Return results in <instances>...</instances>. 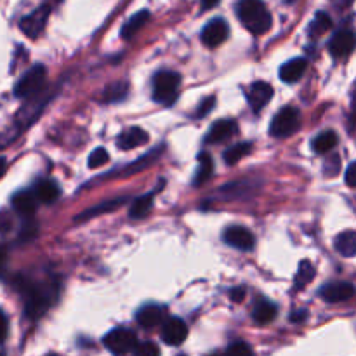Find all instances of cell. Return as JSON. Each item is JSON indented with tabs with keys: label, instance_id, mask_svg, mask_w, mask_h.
<instances>
[{
	"label": "cell",
	"instance_id": "obj_1",
	"mask_svg": "<svg viewBox=\"0 0 356 356\" xmlns=\"http://www.w3.org/2000/svg\"><path fill=\"white\" fill-rule=\"evenodd\" d=\"M236 13H238L243 26L254 35L266 33L271 28V23H273L268 7L263 2H257V0H243V2H240L238 7H236Z\"/></svg>",
	"mask_w": 356,
	"mask_h": 356
},
{
	"label": "cell",
	"instance_id": "obj_2",
	"mask_svg": "<svg viewBox=\"0 0 356 356\" xmlns=\"http://www.w3.org/2000/svg\"><path fill=\"white\" fill-rule=\"evenodd\" d=\"M181 76L179 73L170 72V70H162L153 76V99L156 103L170 104L176 99L179 92Z\"/></svg>",
	"mask_w": 356,
	"mask_h": 356
},
{
	"label": "cell",
	"instance_id": "obj_3",
	"mask_svg": "<svg viewBox=\"0 0 356 356\" xmlns=\"http://www.w3.org/2000/svg\"><path fill=\"white\" fill-rule=\"evenodd\" d=\"M47 80V70L44 65H35L17 80L14 87V96L16 97H30L42 90Z\"/></svg>",
	"mask_w": 356,
	"mask_h": 356
},
{
	"label": "cell",
	"instance_id": "obj_4",
	"mask_svg": "<svg viewBox=\"0 0 356 356\" xmlns=\"http://www.w3.org/2000/svg\"><path fill=\"white\" fill-rule=\"evenodd\" d=\"M299 129V111L292 106H285L278 111L271 120L270 134L273 138H287V136L294 134Z\"/></svg>",
	"mask_w": 356,
	"mask_h": 356
},
{
	"label": "cell",
	"instance_id": "obj_5",
	"mask_svg": "<svg viewBox=\"0 0 356 356\" xmlns=\"http://www.w3.org/2000/svg\"><path fill=\"white\" fill-rule=\"evenodd\" d=\"M103 343L106 350L113 355H125L129 351H136L138 348L136 334L129 329H113L104 336Z\"/></svg>",
	"mask_w": 356,
	"mask_h": 356
},
{
	"label": "cell",
	"instance_id": "obj_6",
	"mask_svg": "<svg viewBox=\"0 0 356 356\" xmlns=\"http://www.w3.org/2000/svg\"><path fill=\"white\" fill-rule=\"evenodd\" d=\"M355 292V285L350 282H334L320 289V298L329 305H337V302H344L353 298Z\"/></svg>",
	"mask_w": 356,
	"mask_h": 356
},
{
	"label": "cell",
	"instance_id": "obj_7",
	"mask_svg": "<svg viewBox=\"0 0 356 356\" xmlns=\"http://www.w3.org/2000/svg\"><path fill=\"white\" fill-rule=\"evenodd\" d=\"M49 13H51V7L42 6V7H38L37 10H33L31 14H28L26 17H23V19H21V23H19L21 31H23L26 37L37 38L38 35L44 31L45 23H47Z\"/></svg>",
	"mask_w": 356,
	"mask_h": 356
},
{
	"label": "cell",
	"instance_id": "obj_8",
	"mask_svg": "<svg viewBox=\"0 0 356 356\" xmlns=\"http://www.w3.org/2000/svg\"><path fill=\"white\" fill-rule=\"evenodd\" d=\"M355 47H356V35L351 30H348V28L336 31L334 37L330 38L329 42V52L337 59L350 56L351 52L355 51Z\"/></svg>",
	"mask_w": 356,
	"mask_h": 356
},
{
	"label": "cell",
	"instance_id": "obj_9",
	"mask_svg": "<svg viewBox=\"0 0 356 356\" xmlns=\"http://www.w3.org/2000/svg\"><path fill=\"white\" fill-rule=\"evenodd\" d=\"M228 23H226L225 19H221V17H214V19L209 21L204 26V30H202V42H204L207 47H219V45L228 38Z\"/></svg>",
	"mask_w": 356,
	"mask_h": 356
},
{
	"label": "cell",
	"instance_id": "obj_10",
	"mask_svg": "<svg viewBox=\"0 0 356 356\" xmlns=\"http://www.w3.org/2000/svg\"><path fill=\"white\" fill-rule=\"evenodd\" d=\"M222 240L228 245L240 250H252L254 245H256L254 235L243 226H229V228H226L225 233H222Z\"/></svg>",
	"mask_w": 356,
	"mask_h": 356
},
{
	"label": "cell",
	"instance_id": "obj_11",
	"mask_svg": "<svg viewBox=\"0 0 356 356\" xmlns=\"http://www.w3.org/2000/svg\"><path fill=\"white\" fill-rule=\"evenodd\" d=\"M188 327L181 318H170L162 329V341L169 346H179L186 341Z\"/></svg>",
	"mask_w": 356,
	"mask_h": 356
},
{
	"label": "cell",
	"instance_id": "obj_12",
	"mask_svg": "<svg viewBox=\"0 0 356 356\" xmlns=\"http://www.w3.org/2000/svg\"><path fill=\"white\" fill-rule=\"evenodd\" d=\"M247 97H249L250 108L257 113V111L263 110L271 101V97H273V87L268 82H256L250 86Z\"/></svg>",
	"mask_w": 356,
	"mask_h": 356
},
{
	"label": "cell",
	"instance_id": "obj_13",
	"mask_svg": "<svg viewBox=\"0 0 356 356\" xmlns=\"http://www.w3.org/2000/svg\"><path fill=\"white\" fill-rule=\"evenodd\" d=\"M236 131H238V127H236L235 120H229V118H226V120H218L214 122V125H212V129L209 131V134L205 136V141L211 143V145H219V143L232 138Z\"/></svg>",
	"mask_w": 356,
	"mask_h": 356
},
{
	"label": "cell",
	"instance_id": "obj_14",
	"mask_svg": "<svg viewBox=\"0 0 356 356\" xmlns=\"http://www.w3.org/2000/svg\"><path fill=\"white\" fill-rule=\"evenodd\" d=\"M148 139V132L143 131V129L139 127H131L118 136L117 145L120 149H134L138 148V146L146 145Z\"/></svg>",
	"mask_w": 356,
	"mask_h": 356
},
{
	"label": "cell",
	"instance_id": "obj_15",
	"mask_svg": "<svg viewBox=\"0 0 356 356\" xmlns=\"http://www.w3.org/2000/svg\"><path fill=\"white\" fill-rule=\"evenodd\" d=\"M136 320L143 329H153V327L160 325L163 320V308L156 305H146L136 313Z\"/></svg>",
	"mask_w": 356,
	"mask_h": 356
},
{
	"label": "cell",
	"instance_id": "obj_16",
	"mask_svg": "<svg viewBox=\"0 0 356 356\" xmlns=\"http://www.w3.org/2000/svg\"><path fill=\"white\" fill-rule=\"evenodd\" d=\"M37 197L30 191H19L13 197V209L21 218H31L37 211Z\"/></svg>",
	"mask_w": 356,
	"mask_h": 356
},
{
	"label": "cell",
	"instance_id": "obj_17",
	"mask_svg": "<svg viewBox=\"0 0 356 356\" xmlns=\"http://www.w3.org/2000/svg\"><path fill=\"white\" fill-rule=\"evenodd\" d=\"M306 68H308V61H306L305 58L291 59V61H287L280 68V79L284 80L285 83L298 82V80H301L302 75L306 73Z\"/></svg>",
	"mask_w": 356,
	"mask_h": 356
},
{
	"label": "cell",
	"instance_id": "obj_18",
	"mask_svg": "<svg viewBox=\"0 0 356 356\" xmlns=\"http://www.w3.org/2000/svg\"><path fill=\"white\" fill-rule=\"evenodd\" d=\"M33 193L37 200L42 202V204H54L59 198V195H61V190H59V186L54 181L42 179L35 184Z\"/></svg>",
	"mask_w": 356,
	"mask_h": 356
},
{
	"label": "cell",
	"instance_id": "obj_19",
	"mask_svg": "<svg viewBox=\"0 0 356 356\" xmlns=\"http://www.w3.org/2000/svg\"><path fill=\"white\" fill-rule=\"evenodd\" d=\"M334 247L337 252L344 257H355L356 256V232H343L336 236L334 240Z\"/></svg>",
	"mask_w": 356,
	"mask_h": 356
},
{
	"label": "cell",
	"instance_id": "obj_20",
	"mask_svg": "<svg viewBox=\"0 0 356 356\" xmlns=\"http://www.w3.org/2000/svg\"><path fill=\"white\" fill-rule=\"evenodd\" d=\"M148 19H149V10H146V9L132 14V16L129 17L127 23L124 24V28H122V37L132 38L139 30H141L143 26H145L146 23H148Z\"/></svg>",
	"mask_w": 356,
	"mask_h": 356
},
{
	"label": "cell",
	"instance_id": "obj_21",
	"mask_svg": "<svg viewBox=\"0 0 356 356\" xmlns=\"http://www.w3.org/2000/svg\"><path fill=\"white\" fill-rule=\"evenodd\" d=\"M153 200H155V193H146L145 197L136 198L134 204H132L131 211H129V216L132 219H143L152 212L153 209Z\"/></svg>",
	"mask_w": 356,
	"mask_h": 356
},
{
	"label": "cell",
	"instance_id": "obj_22",
	"mask_svg": "<svg viewBox=\"0 0 356 356\" xmlns=\"http://www.w3.org/2000/svg\"><path fill=\"white\" fill-rule=\"evenodd\" d=\"M275 316H277V306L270 301H259L252 312V318L256 320V323H259V325L270 323Z\"/></svg>",
	"mask_w": 356,
	"mask_h": 356
},
{
	"label": "cell",
	"instance_id": "obj_23",
	"mask_svg": "<svg viewBox=\"0 0 356 356\" xmlns=\"http://www.w3.org/2000/svg\"><path fill=\"white\" fill-rule=\"evenodd\" d=\"M332 28V17L329 16L327 13H316L315 19L309 23V28H308V35L312 38L315 37H320V35L327 33V31Z\"/></svg>",
	"mask_w": 356,
	"mask_h": 356
},
{
	"label": "cell",
	"instance_id": "obj_24",
	"mask_svg": "<svg viewBox=\"0 0 356 356\" xmlns=\"http://www.w3.org/2000/svg\"><path fill=\"white\" fill-rule=\"evenodd\" d=\"M337 145V134L334 131H325L322 132V134L316 136L315 139H313V149H315V153H329L330 149L336 148Z\"/></svg>",
	"mask_w": 356,
	"mask_h": 356
},
{
	"label": "cell",
	"instance_id": "obj_25",
	"mask_svg": "<svg viewBox=\"0 0 356 356\" xmlns=\"http://www.w3.org/2000/svg\"><path fill=\"white\" fill-rule=\"evenodd\" d=\"M212 167L214 165H212V159L209 156V153L202 152L200 155H198V172L195 174V181H193L197 186L204 184L205 181L212 176Z\"/></svg>",
	"mask_w": 356,
	"mask_h": 356
},
{
	"label": "cell",
	"instance_id": "obj_26",
	"mask_svg": "<svg viewBox=\"0 0 356 356\" xmlns=\"http://www.w3.org/2000/svg\"><path fill=\"white\" fill-rule=\"evenodd\" d=\"M316 271H315V266H313L309 261H302L301 264H299V270H298V277H296V285L294 287L298 289V291H301V289H305L306 285L312 284L313 278H315Z\"/></svg>",
	"mask_w": 356,
	"mask_h": 356
},
{
	"label": "cell",
	"instance_id": "obj_27",
	"mask_svg": "<svg viewBox=\"0 0 356 356\" xmlns=\"http://www.w3.org/2000/svg\"><path fill=\"white\" fill-rule=\"evenodd\" d=\"M250 152H252V145H250V143H238L236 146H232L229 149H226L225 162L228 163V165H235L236 162H240V160H242L243 156L249 155Z\"/></svg>",
	"mask_w": 356,
	"mask_h": 356
},
{
	"label": "cell",
	"instance_id": "obj_28",
	"mask_svg": "<svg viewBox=\"0 0 356 356\" xmlns=\"http://www.w3.org/2000/svg\"><path fill=\"white\" fill-rule=\"evenodd\" d=\"M125 200H127V198L120 197V198H117V200L104 202V204L97 205V207L89 209V211H87V212H82V214H80V216H76V221H79V219H89V218H92V216H99V214H103V212H108V211H115V207L122 205Z\"/></svg>",
	"mask_w": 356,
	"mask_h": 356
},
{
	"label": "cell",
	"instance_id": "obj_29",
	"mask_svg": "<svg viewBox=\"0 0 356 356\" xmlns=\"http://www.w3.org/2000/svg\"><path fill=\"white\" fill-rule=\"evenodd\" d=\"M125 94H127V83L124 82H118V83H111L106 90H104V96L103 99L108 101V103H115V101H120L124 99Z\"/></svg>",
	"mask_w": 356,
	"mask_h": 356
},
{
	"label": "cell",
	"instance_id": "obj_30",
	"mask_svg": "<svg viewBox=\"0 0 356 356\" xmlns=\"http://www.w3.org/2000/svg\"><path fill=\"white\" fill-rule=\"evenodd\" d=\"M110 162V155L104 148H96L89 155V167L90 169H97V167H103Z\"/></svg>",
	"mask_w": 356,
	"mask_h": 356
},
{
	"label": "cell",
	"instance_id": "obj_31",
	"mask_svg": "<svg viewBox=\"0 0 356 356\" xmlns=\"http://www.w3.org/2000/svg\"><path fill=\"white\" fill-rule=\"evenodd\" d=\"M225 356H254V351L249 344L238 341V343H233L232 346L228 348Z\"/></svg>",
	"mask_w": 356,
	"mask_h": 356
},
{
	"label": "cell",
	"instance_id": "obj_32",
	"mask_svg": "<svg viewBox=\"0 0 356 356\" xmlns=\"http://www.w3.org/2000/svg\"><path fill=\"white\" fill-rule=\"evenodd\" d=\"M134 356H160V350L155 343H143L136 348Z\"/></svg>",
	"mask_w": 356,
	"mask_h": 356
},
{
	"label": "cell",
	"instance_id": "obj_33",
	"mask_svg": "<svg viewBox=\"0 0 356 356\" xmlns=\"http://www.w3.org/2000/svg\"><path fill=\"white\" fill-rule=\"evenodd\" d=\"M339 167H341V160L337 155H332L329 160H325L323 163V170H325V176H336L339 172Z\"/></svg>",
	"mask_w": 356,
	"mask_h": 356
},
{
	"label": "cell",
	"instance_id": "obj_34",
	"mask_svg": "<svg viewBox=\"0 0 356 356\" xmlns=\"http://www.w3.org/2000/svg\"><path fill=\"white\" fill-rule=\"evenodd\" d=\"M214 104H216V99L212 96H209V97H204V99L200 101V104H198V108H197V117L198 118H202V117H205V115L209 113V111L212 110V108H214Z\"/></svg>",
	"mask_w": 356,
	"mask_h": 356
},
{
	"label": "cell",
	"instance_id": "obj_35",
	"mask_svg": "<svg viewBox=\"0 0 356 356\" xmlns=\"http://www.w3.org/2000/svg\"><path fill=\"white\" fill-rule=\"evenodd\" d=\"M344 181H346L348 186L356 188V162L351 163L346 170V176H344Z\"/></svg>",
	"mask_w": 356,
	"mask_h": 356
},
{
	"label": "cell",
	"instance_id": "obj_36",
	"mask_svg": "<svg viewBox=\"0 0 356 356\" xmlns=\"http://www.w3.org/2000/svg\"><path fill=\"white\" fill-rule=\"evenodd\" d=\"M233 302H242L245 299V287H235L232 289V294H229Z\"/></svg>",
	"mask_w": 356,
	"mask_h": 356
},
{
	"label": "cell",
	"instance_id": "obj_37",
	"mask_svg": "<svg viewBox=\"0 0 356 356\" xmlns=\"http://www.w3.org/2000/svg\"><path fill=\"white\" fill-rule=\"evenodd\" d=\"M351 110H353V120H356V89L353 92V104H351Z\"/></svg>",
	"mask_w": 356,
	"mask_h": 356
},
{
	"label": "cell",
	"instance_id": "obj_38",
	"mask_svg": "<svg viewBox=\"0 0 356 356\" xmlns=\"http://www.w3.org/2000/svg\"><path fill=\"white\" fill-rule=\"evenodd\" d=\"M47 356H59V355H47Z\"/></svg>",
	"mask_w": 356,
	"mask_h": 356
},
{
	"label": "cell",
	"instance_id": "obj_39",
	"mask_svg": "<svg viewBox=\"0 0 356 356\" xmlns=\"http://www.w3.org/2000/svg\"><path fill=\"white\" fill-rule=\"evenodd\" d=\"M211 356H221V355H211Z\"/></svg>",
	"mask_w": 356,
	"mask_h": 356
},
{
	"label": "cell",
	"instance_id": "obj_40",
	"mask_svg": "<svg viewBox=\"0 0 356 356\" xmlns=\"http://www.w3.org/2000/svg\"><path fill=\"white\" fill-rule=\"evenodd\" d=\"M181 356H184V355H181Z\"/></svg>",
	"mask_w": 356,
	"mask_h": 356
}]
</instances>
